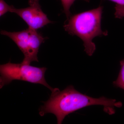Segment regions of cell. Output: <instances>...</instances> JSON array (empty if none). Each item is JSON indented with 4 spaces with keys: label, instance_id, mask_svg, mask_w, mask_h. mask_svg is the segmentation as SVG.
Returning <instances> with one entry per match:
<instances>
[{
    "label": "cell",
    "instance_id": "1",
    "mask_svg": "<svg viewBox=\"0 0 124 124\" xmlns=\"http://www.w3.org/2000/svg\"><path fill=\"white\" fill-rule=\"evenodd\" d=\"M101 105L105 112L110 115L115 112V108L121 107L122 103L115 99L104 97H91L77 91L70 85L62 91L58 89L52 93L50 98L39 109V114L44 116L51 113L55 116L57 124H62L67 116L85 107Z\"/></svg>",
    "mask_w": 124,
    "mask_h": 124
},
{
    "label": "cell",
    "instance_id": "2",
    "mask_svg": "<svg viewBox=\"0 0 124 124\" xmlns=\"http://www.w3.org/2000/svg\"><path fill=\"white\" fill-rule=\"evenodd\" d=\"M103 7L101 6L71 16L64 24L65 31L72 35L79 37L84 42L85 51L92 56L96 50L93 39L98 36H107L101 27Z\"/></svg>",
    "mask_w": 124,
    "mask_h": 124
},
{
    "label": "cell",
    "instance_id": "3",
    "mask_svg": "<svg viewBox=\"0 0 124 124\" xmlns=\"http://www.w3.org/2000/svg\"><path fill=\"white\" fill-rule=\"evenodd\" d=\"M47 68L31 66L30 64L11 63L10 62L0 66V88L14 80L42 85L49 89L52 93L58 88H53L46 82L45 77Z\"/></svg>",
    "mask_w": 124,
    "mask_h": 124
},
{
    "label": "cell",
    "instance_id": "4",
    "mask_svg": "<svg viewBox=\"0 0 124 124\" xmlns=\"http://www.w3.org/2000/svg\"><path fill=\"white\" fill-rule=\"evenodd\" d=\"M0 33L15 42L24 55L22 63L27 64H30L32 62H38L37 54L40 46L48 38L43 37L36 30L29 28L18 32H11L2 30Z\"/></svg>",
    "mask_w": 124,
    "mask_h": 124
},
{
    "label": "cell",
    "instance_id": "5",
    "mask_svg": "<svg viewBox=\"0 0 124 124\" xmlns=\"http://www.w3.org/2000/svg\"><path fill=\"white\" fill-rule=\"evenodd\" d=\"M39 0H29V6L24 8L17 9L11 5L9 12L17 14L24 20L31 29L37 30L53 22L49 20L42 11Z\"/></svg>",
    "mask_w": 124,
    "mask_h": 124
},
{
    "label": "cell",
    "instance_id": "6",
    "mask_svg": "<svg viewBox=\"0 0 124 124\" xmlns=\"http://www.w3.org/2000/svg\"><path fill=\"white\" fill-rule=\"evenodd\" d=\"M121 68L118 77L113 82V85L124 90V59L120 62Z\"/></svg>",
    "mask_w": 124,
    "mask_h": 124
},
{
    "label": "cell",
    "instance_id": "7",
    "mask_svg": "<svg viewBox=\"0 0 124 124\" xmlns=\"http://www.w3.org/2000/svg\"><path fill=\"white\" fill-rule=\"evenodd\" d=\"M76 0H61L64 9V13L68 19L70 16L71 13L70 11V7ZM84 0L87 1V0Z\"/></svg>",
    "mask_w": 124,
    "mask_h": 124
},
{
    "label": "cell",
    "instance_id": "8",
    "mask_svg": "<svg viewBox=\"0 0 124 124\" xmlns=\"http://www.w3.org/2000/svg\"><path fill=\"white\" fill-rule=\"evenodd\" d=\"M11 6L9 5L4 0H0V16H2L7 13L9 12Z\"/></svg>",
    "mask_w": 124,
    "mask_h": 124
},
{
    "label": "cell",
    "instance_id": "9",
    "mask_svg": "<svg viewBox=\"0 0 124 124\" xmlns=\"http://www.w3.org/2000/svg\"><path fill=\"white\" fill-rule=\"evenodd\" d=\"M115 15L116 18H121L124 17V5H116Z\"/></svg>",
    "mask_w": 124,
    "mask_h": 124
},
{
    "label": "cell",
    "instance_id": "10",
    "mask_svg": "<svg viewBox=\"0 0 124 124\" xmlns=\"http://www.w3.org/2000/svg\"><path fill=\"white\" fill-rule=\"evenodd\" d=\"M109 0L115 2L116 4L122 5H124V0Z\"/></svg>",
    "mask_w": 124,
    "mask_h": 124
}]
</instances>
